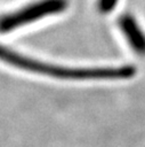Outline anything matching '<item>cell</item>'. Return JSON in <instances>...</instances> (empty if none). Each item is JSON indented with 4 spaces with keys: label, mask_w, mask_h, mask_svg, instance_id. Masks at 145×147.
I'll use <instances>...</instances> for the list:
<instances>
[{
    "label": "cell",
    "mask_w": 145,
    "mask_h": 147,
    "mask_svg": "<svg viewBox=\"0 0 145 147\" xmlns=\"http://www.w3.org/2000/svg\"><path fill=\"white\" fill-rule=\"evenodd\" d=\"M67 7V0H41L34 2L21 10L5 15L1 21V31L8 32L26 23L34 22L41 17L58 14L65 10Z\"/></svg>",
    "instance_id": "2"
},
{
    "label": "cell",
    "mask_w": 145,
    "mask_h": 147,
    "mask_svg": "<svg viewBox=\"0 0 145 147\" xmlns=\"http://www.w3.org/2000/svg\"><path fill=\"white\" fill-rule=\"evenodd\" d=\"M118 0H98L97 7L102 13H110L116 6Z\"/></svg>",
    "instance_id": "4"
},
{
    "label": "cell",
    "mask_w": 145,
    "mask_h": 147,
    "mask_svg": "<svg viewBox=\"0 0 145 147\" xmlns=\"http://www.w3.org/2000/svg\"><path fill=\"white\" fill-rule=\"evenodd\" d=\"M3 61L17 68L63 79H126L136 74L132 65L104 67V68H69L45 63L13 52L5 46L1 48Z\"/></svg>",
    "instance_id": "1"
},
{
    "label": "cell",
    "mask_w": 145,
    "mask_h": 147,
    "mask_svg": "<svg viewBox=\"0 0 145 147\" xmlns=\"http://www.w3.org/2000/svg\"><path fill=\"white\" fill-rule=\"evenodd\" d=\"M119 26L130 47L136 53L145 55V33L136 20L131 15H122L119 20Z\"/></svg>",
    "instance_id": "3"
}]
</instances>
